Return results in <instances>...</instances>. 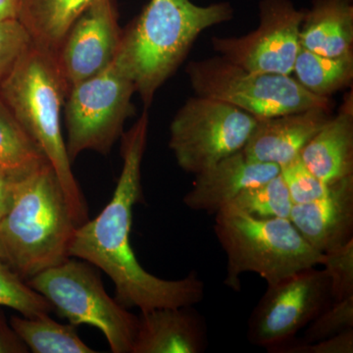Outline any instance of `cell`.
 Instances as JSON below:
<instances>
[{
	"mask_svg": "<svg viewBox=\"0 0 353 353\" xmlns=\"http://www.w3.org/2000/svg\"><path fill=\"white\" fill-rule=\"evenodd\" d=\"M148 131V110L122 136L123 167L112 199L92 220L77 228L70 256L85 260L108 274L115 285L116 301L141 311L185 307L201 303L203 282L192 272L181 280L148 273L131 245L132 209L141 199V162Z\"/></svg>",
	"mask_w": 353,
	"mask_h": 353,
	"instance_id": "1",
	"label": "cell"
},
{
	"mask_svg": "<svg viewBox=\"0 0 353 353\" xmlns=\"http://www.w3.org/2000/svg\"><path fill=\"white\" fill-rule=\"evenodd\" d=\"M233 17L229 2L201 6L190 0H150L122 29L113 62L134 83L148 109L201 32Z\"/></svg>",
	"mask_w": 353,
	"mask_h": 353,
	"instance_id": "2",
	"label": "cell"
},
{
	"mask_svg": "<svg viewBox=\"0 0 353 353\" xmlns=\"http://www.w3.org/2000/svg\"><path fill=\"white\" fill-rule=\"evenodd\" d=\"M78 226L57 173L44 164L16 183L0 219V257L28 282L71 257Z\"/></svg>",
	"mask_w": 353,
	"mask_h": 353,
	"instance_id": "3",
	"label": "cell"
},
{
	"mask_svg": "<svg viewBox=\"0 0 353 353\" xmlns=\"http://www.w3.org/2000/svg\"><path fill=\"white\" fill-rule=\"evenodd\" d=\"M67 88L55 55L32 43L0 87V97L57 173L79 226L88 208L79 188L62 132Z\"/></svg>",
	"mask_w": 353,
	"mask_h": 353,
	"instance_id": "4",
	"label": "cell"
},
{
	"mask_svg": "<svg viewBox=\"0 0 353 353\" xmlns=\"http://www.w3.org/2000/svg\"><path fill=\"white\" fill-rule=\"evenodd\" d=\"M214 232L227 255L224 284L236 292L248 272L270 285L324 261V253L309 245L290 219H262L224 208L215 214Z\"/></svg>",
	"mask_w": 353,
	"mask_h": 353,
	"instance_id": "5",
	"label": "cell"
},
{
	"mask_svg": "<svg viewBox=\"0 0 353 353\" xmlns=\"http://www.w3.org/2000/svg\"><path fill=\"white\" fill-rule=\"evenodd\" d=\"M27 283L70 324L94 327L105 336L111 352L132 353L138 316L109 296L94 265L69 257Z\"/></svg>",
	"mask_w": 353,
	"mask_h": 353,
	"instance_id": "6",
	"label": "cell"
},
{
	"mask_svg": "<svg viewBox=\"0 0 353 353\" xmlns=\"http://www.w3.org/2000/svg\"><path fill=\"white\" fill-rule=\"evenodd\" d=\"M185 72L197 97L226 102L256 119L333 106L330 97L311 94L290 75L250 71L221 57L190 62Z\"/></svg>",
	"mask_w": 353,
	"mask_h": 353,
	"instance_id": "7",
	"label": "cell"
},
{
	"mask_svg": "<svg viewBox=\"0 0 353 353\" xmlns=\"http://www.w3.org/2000/svg\"><path fill=\"white\" fill-rule=\"evenodd\" d=\"M134 83L115 63L70 88L63 111L67 153L73 163L85 150L106 155L134 114Z\"/></svg>",
	"mask_w": 353,
	"mask_h": 353,
	"instance_id": "8",
	"label": "cell"
},
{
	"mask_svg": "<svg viewBox=\"0 0 353 353\" xmlns=\"http://www.w3.org/2000/svg\"><path fill=\"white\" fill-rule=\"evenodd\" d=\"M256 121L226 102L196 95L172 120L169 148L179 166L196 175L243 150Z\"/></svg>",
	"mask_w": 353,
	"mask_h": 353,
	"instance_id": "9",
	"label": "cell"
},
{
	"mask_svg": "<svg viewBox=\"0 0 353 353\" xmlns=\"http://www.w3.org/2000/svg\"><path fill=\"white\" fill-rule=\"evenodd\" d=\"M331 301L328 276L315 267L268 285L248 321V340L271 352L294 340Z\"/></svg>",
	"mask_w": 353,
	"mask_h": 353,
	"instance_id": "10",
	"label": "cell"
},
{
	"mask_svg": "<svg viewBox=\"0 0 353 353\" xmlns=\"http://www.w3.org/2000/svg\"><path fill=\"white\" fill-rule=\"evenodd\" d=\"M304 10L290 0H261L256 30L238 38H212L213 50L241 68L290 75L301 43Z\"/></svg>",
	"mask_w": 353,
	"mask_h": 353,
	"instance_id": "11",
	"label": "cell"
},
{
	"mask_svg": "<svg viewBox=\"0 0 353 353\" xmlns=\"http://www.w3.org/2000/svg\"><path fill=\"white\" fill-rule=\"evenodd\" d=\"M121 29L114 0H94L71 25L55 60L67 92L113 63Z\"/></svg>",
	"mask_w": 353,
	"mask_h": 353,
	"instance_id": "12",
	"label": "cell"
},
{
	"mask_svg": "<svg viewBox=\"0 0 353 353\" xmlns=\"http://www.w3.org/2000/svg\"><path fill=\"white\" fill-rule=\"evenodd\" d=\"M331 116V109L314 108L257 119L243 152L253 161L282 168L301 157L304 146Z\"/></svg>",
	"mask_w": 353,
	"mask_h": 353,
	"instance_id": "13",
	"label": "cell"
},
{
	"mask_svg": "<svg viewBox=\"0 0 353 353\" xmlns=\"http://www.w3.org/2000/svg\"><path fill=\"white\" fill-rule=\"evenodd\" d=\"M280 173L278 165L253 161L241 150L196 174L183 201L192 210L216 214L243 190Z\"/></svg>",
	"mask_w": 353,
	"mask_h": 353,
	"instance_id": "14",
	"label": "cell"
},
{
	"mask_svg": "<svg viewBox=\"0 0 353 353\" xmlns=\"http://www.w3.org/2000/svg\"><path fill=\"white\" fill-rule=\"evenodd\" d=\"M290 220L306 241L325 253L353 239V176L332 183L317 201L294 204Z\"/></svg>",
	"mask_w": 353,
	"mask_h": 353,
	"instance_id": "15",
	"label": "cell"
},
{
	"mask_svg": "<svg viewBox=\"0 0 353 353\" xmlns=\"http://www.w3.org/2000/svg\"><path fill=\"white\" fill-rule=\"evenodd\" d=\"M192 306L141 311L132 353H201L208 339Z\"/></svg>",
	"mask_w": 353,
	"mask_h": 353,
	"instance_id": "16",
	"label": "cell"
},
{
	"mask_svg": "<svg viewBox=\"0 0 353 353\" xmlns=\"http://www.w3.org/2000/svg\"><path fill=\"white\" fill-rule=\"evenodd\" d=\"M301 159L327 185L353 176V97L345 95L340 110L309 141Z\"/></svg>",
	"mask_w": 353,
	"mask_h": 353,
	"instance_id": "17",
	"label": "cell"
},
{
	"mask_svg": "<svg viewBox=\"0 0 353 353\" xmlns=\"http://www.w3.org/2000/svg\"><path fill=\"white\" fill-rule=\"evenodd\" d=\"M299 43L324 57L353 53L352 0H313L310 8L304 10Z\"/></svg>",
	"mask_w": 353,
	"mask_h": 353,
	"instance_id": "18",
	"label": "cell"
},
{
	"mask_svg": "<svg viewBox=\"0 0 353 353\" xmlns=\"http://www.w3.org/2000/svg\"><path fill=\"white\" fill-rule=\"evenodd\" d=\"M94 0H20L18 20L32 43L57 55L74 21Z\"/></svg>",
	"mask_w": 353,
	"mask_h": 353,
	"instance_id": "19",
	"label": "cell"
},
{
	"mask_svg": "<svg viewBox=\"0 0 353 353\" xmlns=\"http://www.w3.org/2000/svg\"><path fill=\"white\" fill-rule=\"evenodd\" d=\"M10 326L34 353H95L78 336L72 324H60L51 319L50 314L36 317L13 316Z\"/></svg>",
	"mask_w": 353,
	"mask_h": 353,
	"instance_id": "20",
	"label": "cell"
},
{
	"mask_svg": "<svg viewBox=\"0 0 353 353\" xmlns=\"http://www.w3.org/2000/svg\"><path fill=\"white\" fill-rule=\"evenodd\" d=\"M292 73L296 80L311 94L330 95L350 87L353 80V53L341 57L318 54L301 46Z\"/></svg>",
	"mask_w": 353,
	"mask_h": 353,
	"instance_id": "21",
	"label": "cell"
},
{
	"mask_svg": "<svg viewBox=\"0 0 353 353\" xmlns=\"http://www.w3.org/2000/svg\"><path fill=\"white\" fill-rule=\"evenodd\" d=\"M46 163L41 148L0 97V171L20 180Z\"/></svg>",
	"mask_w": 353,
	"mask_h": 353,
	"instance_id": "22",
	"label": "cell"
},
{
	"mask_svg": "<svg viewBox=\"0 0 353 353\" xmlns=\"http://www.w3.org/2000/svg\"><path fill=\"white\" fill-rule=\"evenodd\" d=\"M294 203L281 173L267 182L248 188L225 208H231L253 217L290 219Z\"/></svg>",
	"mask_w": 353,
	"mask_h": 353,
	"instance_id": "23",
	"label": "cell"
},
{
	"mask_svg": "<svg viewBox=\"0 0 353 353\" xmlns=\"http://www.w3.org/2000/svg\"><path fill=\"white\" fill-rule=\"evenodd\" d=\"M0 306L14 309L25 317L50 314L53 307L0 257Z\"/></svg>",
	"mask_w": 353,
	"mask_h": 353,
	"instance_id": "24",
	"label": "cell"
},
{
	"mask_svg": "<svg viewBox=\"0 0 353 353\" xmlns=\"http://www.w3.org/2000/svg\"><path fill=\"white\" fill-rule=\"evenodd\" d=\"M353 328V296L341 301H332L306 326L299 343H316Z\"/></svg>",
	"mask_w": 353,
	"mask_h": 353,
	"instance_id": "25",
	"label": "cell"
},
{
	"mask_svg": "<svg viewBox=\"0 0 353 353\" xmlns=\"http://www.w3.org/2000/svg\"><path fill=\"white\" fill-rule=\"evenodd\" d=\"M322 265L329 278L332 301L353 296V239L325 252Z\"/></svg>",
	"mask_w": 353,
	"mask_h": 353,
	"instance_id": "26",
	"label": "cell"
},
{
	"mask_svg": "<svg viewBox=\"0 0 353 353\" xmlns=\"http://www.w3.org/2000/svg\"><path fill=\"white\" fill-rule=\"evenodd\" d=\"M32 44V37L19 20L0 19V87Z\"/></svg>",
	"mask_w": 353,
	"mask_h": 353,
	"instance_id": "27",
	"label": "cell"
},
{
	"mask_svg": "<svg viewBox=\"0 0 353 353\" xmlns=\"http://www.w3.org/2000/svg\"><path fill=\"white\" fill-rule=\"evenodd\" d=\"M290 199L294 204L317 201L329 192L330 185L313 175L301 161V157L281 168Z\"/></svg>",
	"mask_w": 353,
	"mask_h": 353,
	"instance_id": "28",
	"label": "cell"
},
{
	"mask_svg": "<svg viewBox=\"0 0 353 353\" xmlns=\"http://www.w3.org/2000/svg\"><path fill=\"white\" fill-rule=\"evenodd\" d=\"M271 352L277 353H352L353 328L345 330L325 340L316 343H303L288 341Z\"/></svg>",
	"mask_w": 353,
	"mask_h": 353,
	"instance_id": "29",
	"label": "cell"
},
{
	"mask_svg": "<svg viewBox=\"0 0 353 353\" xmlns=\"http://www.w3.org/2000/svg\"><path fill=\"white\" fill-rule=\"evenodd\" d=\"M25 352H29V350L14 332L12 327L7 324L3 314L0 313V353Z\"/></svg>",
	"mask_w": 353,
	"mask_h": 353,
	"instance_id": "30",
	"label": "cell"
},
{
	"mask_svg": "<svg viewBox=\"0 0 353 353\" xmlns=\"http://www.w3.org/2000/svg\"><path fill=\"white\" fill-rule=\"evenodd\" d=\"M18 181V179L0 171V219L3 217L10 206L14 190Z\"/></svg>",
	"mask_w": 353,
	"mask_h": 353,
	"instance_id": "31",
	"label": "cell"
},
{
	"mask_svg": "<svg viewBox=\"0 0 353 353\" xmlns=\"http://www.w3.org/2000/svg\"><path fill=\"white\" fill-rule=\"evenodd\" d=\"M20 0H0V19H18Z\"/></svg>",
	"mask_w": 353,
	"mask_h": 353,
	"instance_id": "32",
	"label": "cell"
}]
</instances>
